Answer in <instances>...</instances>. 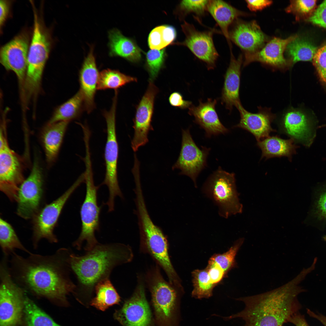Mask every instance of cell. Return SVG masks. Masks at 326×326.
<instances>
[{
    "label": "cell",
    "instance_id": "cell-1",
    "mask_svg": "<svg viewBox=\"0 0 326 326\" xmlns=\"http://www.w3.org/2000/svg\"><path fill=\"white\" fill-rule=\"evenodd\" d=\"M72 251L65 248L51 255L31 253L27 257L14 252L9 266L14 281L23 289L50 300L66 302L75 284L70 277L69 259Z\"/></svg>",
    "mask_w": 326,
    "mask_h": 326
},
{
    "label": "cell",
    "instance_id": "cell-2",
    "mask_svg": "<svg viewBox=\"0 0 326 326\" xmlns=\"http://www.w3.org/2000/svg\"><path fill=\"white\" fill-rule=\"evenodd\" d=\"M312 270L311 267L304 268L293 280L273 290L235 299L244 303L243 310L228 316H217L225 321L241 318L245 321L243 326H283L301 308L297 296L306 290L299 284Z\"/></svg>",
    "mask_w": 326,
    "mask_h": 326
},
{
    "label": "cell",
    "instance_id": "cell-3",
    "mask_svg": "<svg viewBox=\"0 0 326 326\" xmlns=\"http://www.w3.org/2000/svg\"><path fill=\"white\" fill-rule=\"evenodd\" d=\"M132 257L129 247L118 243H99L81 256L72 251L69 261L77 280L73 293L77 296H90L98 283L109 279L115 267L129 262Z\"/></svg>",
    "mask_w": 326,
    "mask_h": 326
},
{
    "label": "cell",
    "instance_id": "cell-4",
    "mask_svg": "<svg viewBox=\"0 0 326 326\" xmlns=\"http://www.w3.org/2000/svg\"><path fill=\"white\" fill-rule=\"evenodd\" d=\"M147 280L158 324L159 326H178L180 290L166 282L157 267L148 273Z\"/></svg>",
    "mask_w": 326,
    "mask_h": 326
},
{
    "label": "cell",
    "instance_id": "cell-5",
    "mask_svg": "<svg viewBox=\"0 0 326 326\" xmlns=\"http://www.w3.org/2000/svg\"><path fill=\"white\" fill-rule=\"evenodd\" d=\"M33 35L27 56V67L24 87L27 96H36L41 85L44 69L48 59L51 42L48 34L34 11Z\"/></svg>",
    "mask_w": 326,
    "mask_h": 326
},
{
    "label": "cell",
    "instance_id": "cell-6",
    "mask_svg": "<svg viewBox=\"0 0 326 326\" xmlns=\"http://www.w3.org/2000/svg\"><path fill=\"white\" fill-rule=\"evenodd\" d=\"M85 164L86 169L84 174L86 193L80 210L81 230L78 238L73 242V246L80 250L85 242L84 249L87 251L99 243L95 237V232L100 229L99 216L101 208L97 204V191L99 186H95L94 184L91 161L87 160Z\"/></svg>",
    "mask_w": 326,
    "mask_h": 326
},
{
    "label": "cell",
    "instance_id": "cell-7",
    "mask_svg": "<svg viewBox=\"0 0 326 326\" xmlns=\"http://www.w3.org/2000/svg\"><path fill=\"white\" fill-rule=\"evenodd\" d=\"M203 191L218 206L222 217L227 218L242 212L243 206L239 202L234 173L226 172L219 167L206 181Z\"/></svg>",
    "mask_w": 326,
    "mask_h": 326
},
{
    "label": "cell",
    "instance_id": "cell-8",
    "mask_svg": "<svg viewBox=\"0 0 326 326\" xmlns=\"http://www.w3.org/2000/svg\"><path fill=\"white\" fill-rule=\"evenodd\" d=\"M8 259L3 257L0 265V326H16L21 320L26 296L12 277Z\"/></svg>",
    "mask_w": 326,
    "mask_h": 326
},
{
    "label": "cell",
    "instance_id": "cell-9",
    "mask_svg": "<svg viewBox=\"0 0 326 326\" xmlns=\"http://www.w3.org/2000/svg\"><path fill=\"white\" fill-rule=\"evenodd\" d=\"M117 102H113L109 111H105L104 116L107 127V140L104 151L106 173L102 184L106 185L108 189L109 197L106 204L108 206V211L114 210V199L118 196L123 198L120 189L117 175V164L119 147L116 129V113Z\"/></svg>",
    "mask_w": 326,
    "mask_h": 326
},
{
    "label": "cell",
    "instance_id": "cell-10",
    "mask_svg": "<svg viewBox=\"0 0 326 326\" xmlns=\"http://www.w3.org/2000/svg\"><path fill=\"white\" fill-rule=\"evenodd\" d=\"M24 162L8 145L6 129L0 133V189L9 199L17 200L19 187L24 181Z\"/></svg>",
    "mask_w": 326,
    "mask_h": 326
},
{
    "label": "cell",
    "instance_id": "cell-11",
    "mask_svg": "<svg viewBox=\"0 0 326 326\" xmlns=\"http://www.w3.org/2000/svg\"><path fill=\"white\" fill-rule=\"evenodd\" d=\"M84 175L82 174L62 195L45 206L34 216L33 242L34 249L37 248L39 242L43 238L51 243L57 242L53 233L54 228L66 202L76 189L85 181Z\"/></svg>",
    "mask_w": 326,
    "mask_h": 326
},
{
    "label": "cell",
    "instance_id": "cell-12",
    "mask_svg": "<svg viewBox=\"0 0 326 326\" xmlns=\"http://www.w3.org/2000/svg\"><path fill=\"white\" fill-rule=\"evenodd\" d=\"M185 38L182 42L173 45L187 47L199 59L205 63L208 70L213 69L219 56L213 40V35L218 32L215 29L203 31L197 29L194 26L184 21L181 25Z\"/></svg>",
    "mask_w": 326,
    "mask_h": 326
},
{
    "label": "cell",
    "instance_id": "cell-13",
    "mask_svg": "<svg viewBox=\"0 0 326 326\" xmlns=\"http://www.w3.org/2000/svg\"><path fill=\"white\" fill-rule=\"evenodd\" d=\"M181 151L172 169L181 170L180 174L189 177L197 187L196 180L200 172L207 166V159L210 148L196 144L189 129H183Z\"/></svg>",
    "mask_w": 326,
    "mask_h": 326
},
{
    "label": "cell",
    "instance_id": "cell-14",
    "mask_svg": "<svg viewBox=\"0 0 326 326\" xmlns=\"http://www.w3.org/2000/svg\"><path fill=\"white\" fill-rule=\"evenodd\" d=\"M43 184L42 169L36 158L29 176L19 187L17 200V213L19 216L27 219L36 213L42 196Z\"/></svg>",
    "mask_w": 326,
    "mask_h": 326
},
{
    "label": "cell",
    "instance_id": "cell-15",
    "mask_svg": "<svg viewBox=\"0 0 326 326\" xmlns=\"http://www.w3.org/2000/svg\"><path fill=\"white\" fill-rule=\"evenodd\" d=\"M278 126L280 132L306 147L312 144L316 136L314 123L299 108L290 107L285 110L279 120Z\"/></svg>",
    "mask_w": 326,
    "mask_h": 326
},
{
    "label": "cell",
    "instance_id": "cell-16",
    "mask_svg": "<svg viewBox=\"0 0 326 326\" xmlns=\"http://www.w3.org/2000/svg\"><path fill=\"white\" fill-rule=\"evenodd\" d=\"M158 91L153 82L149 81L147 88L137 106L133 119L134 135L131 141L132 148L134 152L148 142L149 132L153 129L151 123L155 98Z\"/></svg>",
    "mask_w": 326,
    "mask_h": 326
},
{
    "label": "cell",
    "instance_id": "cell-17",
    "mask_svg": "<svg viewBox=\"0 0 326 326\" xmlns=\"http://www.w3.org/2000/svg\"><path fill=\"white\" fill-rule=\"evenodd\" d=\"M29 37L23 32L3 46L0 51V62L7 70L16 75L19 85L23 88L27 67Z\"/></svg>",
    "mask_w": 326,
    "mask_h": 326
},
{
    "label": "cell",
    "instance_id": "cell-18",
    "mask_svg": "<svg viewBox=\"0 0 326 326\" xmlns=\"http://www.w3.org/2000/svg\"><path fill=\"white\" fill-rule=\"evenodd\" d=\"M114 315L123 326H151L152 315L142 283L138 284L132 296Z\"/></svg>",
    "mask_w": 326,
    "mask_h": 326
},
{
    "label": "cell",
    "instance_id": "cell-19",
    "mask_svg": "<svg viewBox=\"0 0 326 326\" xmlns=\"http://www.w3.org/2000/svg\"><path fill=\"white\" fill-rule=\"evenodd\" d=\"M295 37L292 36L285 39L274 37L261 50L253 53L245 54L243 66L258 62L273 70L286 71L290 67L287 59L284 56V53L288 44Z\"/></svg>",
    "mask_w": 326,
    "mask_h": 326
},
{
    "label": "cell",
    "instance_id": "cell-20",
    "mask_svg": "<svg viewBox=\"0 0 326 326\" xmlns=\"http://www.w3.org/2000/svg\"><path fill=\"white\" fill-rule=\"evenodd\" d=\"M229 40L246 53L260 50L267 40V37L255 21L245 22L238 19L230 27Z\"/></svg>",
    "mask_w": 326,
    "mask_h": 326
},
{
    "label": "cell",
    "instance_id": "cell-21",
    "mask_svg": "<svg viewBox=\"0 0 326 326\" xmlns=\"http://www.w3.org/2000/svg\"><path fill=\"white\" fill-rule=\"evenodd\" d=\"M240 113L239 123L233 126L245 130L252 134L257 141L269 136L270 133L276 131L271 124L276 118L270 108L258 107L257 113H253L246 110L239 104L236 107Z\"/></svg>",
    "mask_w": 326,
    "mask_h": 326
},
{
    "label": "cell",
    "instance_id": "cell-22",
    "mask_svg": "<svg viewBox=\"0 0 326 326\" xmlns=\"http://www.w3.org/2000/svg\"><path fill=\"white\" fill-rule=\"evenodd\" d=\"M93 52L94 47L91 46L79 73V90L83 95L85 110L88 113L95 107L94 97L99 75Z\"/></svg>",
    "mask_w": 326,
    "mask_h": 326
},
{
    "label": "cell",
    "instance_id": "cell-23",
    "mask_svg": "<svg viewBox=\"0 0 326 326\" xmlns=\"http://www.w3.org/2000/svg\"><path fill=\"white\" fill-rule=\"evenodd\" d=\"M199 101L198 106L192 105L189 108L188 113L194 117V122L204 130L206 136L210 138L228 133L229 130L221 122L216 110V100L208 98L205 102L200 100Z\"/></svg>",
    "mask_w": 326,
    "mask_h": 326
},
{
    "label": "cell",
    "instance_id": "cell-24",
    "mask_svg": "<svg viewBox=\"0 0 326 326\" xmlns=\"http://www.w3.org/2000/svg\"><path fill=\"white\" fill-rule=\"evenodd\" d=\"M242 62V55L236 59L231 51L230 62L225 75L221 97L222 103L224 104L226 108L230 112L234 106L236 107L241 104L239 90Z\"/></svg>",
    "mask_w": 326,
    "mask_h": 326
},
{
    "label": "cell",
    "instance_id": "cell-25",
    "mask_svg": "<svg viewBox=\"0 0 326 326\" xmlns=\"http://www.w3.org/2000/svg\"><path fill=\"white\" fill-rule=\"evenodd\" d=\"M303 223L324 231L326 228V180L312 189L311 200Z\"/></svg>",
    "mask_w": 326,
    "mask_h": 326
},
{
    "label": "cell",
    "instance_id": "cell-26",
    "mask_svg": "<svg viewBox=\"0 0 326 326\" xmlns=\"http://www.w3.org/2000/svg\"><path fill=\"white\" fill-rule=\"evenodd\" d=\"M108 37L110 56L120 57L133 63L141 60L142 50L132 39L124 36L117 28L109 31Z\"/></svg>",
    "mask_w": 326,
    "mask_h": 326
},
{
    "label": "cell",
    "instance_id": "cell-27",
    "mask_svg": "<svg viewBox=\"0 0 326 326\" xmlns=\"http://www.w3.org/2000/svg\"><path fill=\"white\" fill-rule=\"evenodd\" d=\"M207 12L219 27L222 34L228 42L230 49H232L229 36V28L239 17L247 14L237 9L229 3L220 0H209Z\"/></svg>",
    "mask_w": 326,
    "mask_h": 326
},
{
    "label": "cell",
    "instance_id": "cell-28",
    "mask_svg": "<svg viewBox=\"0 0 326 326\" xmlns=\"http://www.w3.org/2000/svg\"><path fill=\"white\" fill-rule=\"evenodd\" d=\"M69 122L60 121L47 123L41 135L46 160L50 165L56 159Z\"/></svg>",
    "mask_w": 326,
    "mask_h": 326
},
{
    "label": "cell",
    "instance_id": "cell-29",
    "mask_svg": "<svg viewBox=\"0 0 326 326\" xmlns=\"http://www.w3.org/2000/svg\"><path fill=\"white\" fill-rule=\"evenodd\" d=\"M294 142L291 139H286L277 136H269L257 141V145L262 151L261 159L285 156L291 160L297 148Z\"/></svg>",
    "mask_w": 326,
    "mask_h": 326
},
{
    "label": "cell",
    "instance_id": "cell-30",
    "mask_svg": "<svg viewBox=\"0 0 326 326\" xmlns=\"http://www.w3.org/2000/svg\"><path fill=\"white\" fill-rule=\"evenodd\" d=\"M84 110L83 97L79 90L73 96L56 108L47 123L62 121L70 122L79 118Z\"/></svg>",
    "mask_w": 326,
    "mask_h": 326
},
{
    "label": "cell",
    "instance_id": "cell-31",
    "mask_svg": "<svg viewBox=\"0 0 326 326\" xmlns=\"http://www.w3.org/2000/svg\"><path fill=\"white\" fill-rule=\"evenodd\" d=\"M96 296L91 301V305L104 311L109 307L118 304L120 301V296L109 279L98 283L95 287Z\"/></svg>",
    "mask_w": 326,
    "mask_h": 326
},
{
    "label": "cell",
    "instance_id": "cell-32",
    "mask_svg": "<svg viewBox=\"0 0 326 326\" xmlns=\"http://www.w3.org/2000/svg\"><path fill=\"white\" fill-rule=\"evenodd\" d=\"M317 50L309 42L296 36L288 44L286 50L290 67L299 61H312Z\"/></svg>",
    "mask_w": 326,
    "mask_h": 326
},
{
    "label": "cell",
    "instance_id": "cell-33",
    "mask_svg": "<svg viewBox=\"0 0 326 326\" xmlns=\"http://www.w3.org/2000/svg\"><path fill=\"white\" fill-rule=\"evenodd\" d=\"M0 245L5 256L8 257L16 249L29 254L31 253L21 242L11 225L2 218L0 219Z\"/></svg>",
    "mask_w": 326,
    "mask_h": 326
},
{
    "label": "cell",
    "instance_id": "cell-34",
    "mask_svg": "<svg viewBox=\"0 0 326 326\" xmlns=\"http://www.w3.org/2000/svg\"><path fill=\"white\" fill-rule=\"evenodd\" d=\"M137 81L136 78L126 75L119 70L107 69L99 73L97 90L112 89L116 90L129 83Z\"/></svg>",
    "mask_w": 326,
    "mask_h": 326
},
{
    "label": "cell",
    "instance_id": "cell-35",
    "mask_svg": "<svg viewBox=\"0 0 326 326\" xmlns=\"http://www.w3.org/2000/svg\"><path fill=\"white\" fill-rule=\"evenodd\" d=\"M177 37V32L173 26L163 25L156 27L150 32L148 44L151 49L162 50L173 44Z\"/></svg>",
    "mask_w": 326,
    "mask_h": 326
},
{
    "label": "cell",
    "instance_id": "cell-36",
    "mask_svg": "<svg viewBox=\"0 0 326 326\" xmlns=\"http://www.w3.org/2000/svg\"><path fill=\"white\" fill-rule=\"evenodd\" d=\"M192 275L193 286L192 296L198 299L211 297L216 286L212 282L206 268L194 270Z\"/></svg>",
    "mask_w": 326,
    "mask_h": 326
},
{
    "label": "cell",
    "instance_id": "cell-37",
    "mask_svg": "<svg viewBox=\"0 0 326 326\" xmlns=\"http://www.w3.org/2000/svg\"><path fill=\"white\" fill-rule=\"evenodd\" d=\"M24 309L27 326H61L26 296Z\"/></svg>",
    "mask_w": 326,
    "mask_h": 326
},
{
    "label": "cell",
    "instance_id": "cell-38",
    "mask_svg": "<svg viewBox=\"0 0 326 326\" xmlns=\"http://www.w3.org/2000/svg\"><path fill=\"white\" fill-rule=\"evenodd\" d=\"M244 240V238H240L226 252L214 254L209 259L208 264L217 266L227 274L230 270L236 266L235 256Z\"/></svg>",
    "mask_w": 326,
    "mask_h": 326
},
{
    "label": "cell",
    "instance_id": "cell-39",
    "mask_svg": "<svg viewBox=\"0 0 326 326\" xmlns=\"http://www.w3.org/2000/svg\"><path fill=\"white\" fill-rule=\"evenodd\" d=\"M209 0H185L181 2L175 10L176 14L179 20H183L188 14L195 15L194 17L199 22L207 12Z\"/></svg>",
    "mask_w": 326,
    "mask_h": 326
},
{
    "label": "cell",
    "instance_id": "cell-40",
    "mask_svg": "<svg viewBox=\"0 0 326 326\" xmlns=\"http://www.w3.org/2000/svg\"><path fill=\"white\" fill-rule=\"evenodd\" d=\"M166 57L165 49H151L146 54L145 67L149 75V81L153 82L164 66Z\"/></svg>",
    "mask_w": 326,
    "mask_h": 326
},
{
    "label": "cell",
    "instance_id": "cell-41",
    "mask_svg": "<svg viewBox=\"0 0 326 326\" xmlns=\"http://www.w3.org/2000/svg\"><path fill=\"white\" fill-rule=\"evenodd\" d=\"M312 61L320 80L326 86V44L317 50Z\"/></svg>",
    "mask_w": 326,
    "mask_h": 326
},
{
    "label": "cell",
    "instance_id": "cell-42",
    "mask_svg": "<svg viewBox=\"0 0 326 326\" xmlns=\"http://www.w3.org/2000/svg\"><path fill=\"white\" fill-rule=\"evenodd\" d=\"M316 2L315 0L291 1L285 11L288 13L295 14L298 17L311 12L315 8Z\"/></svg>",
    "mask_w": 326,
    "mask_h": 326
},
{
    "label": "cell",
    "instance_id": "cell-43",
    "mask_svg": "<svg viewBox=\"0 0 326 326\" xmlns=\"http://www.w3.org/2000/svg\"><path fill=\"white\" fill-rule=\"evenodd\" d=\"M309 21L313 24L326 28V0L319 6L310 17Z\"/></svg>",
    "mask_w": 326,
    "mask_h": 326
},
{
    "label": "cell",
    "instance_id": "cell-44",
    "mask_svg": "<svg viewBox=\"0 0 326 326\" xmlns=\"http://www.w3.org/2000/svg\"><path fill=\"white\" fill-rule=\"evenodd\" d=\"M168 100L171 106L181 109L189 108L192 105L191 101L184 100L181 94L178 92L172 93L169 96Z\"/></svg>",
    "mask_w": 326,
    "mask_h": 326
},
{
    "label": "cell",
    "instance_id": "cell-45",
    "mask_svg": "<svg viewBox=\"0 0 326 326\" xmlns=\"http://www.w3.org/2000/svg\"><path fill=\"white\" fill-rule=\"evenodd\" d=\"M206 268L212 282L215 286L220 283L227 275L219 267L214 264H208Z\"/></svg>",
    "mask_w": 326,
    "mask_h": 326
},
{
    "label": "cell",
    "instance_id": "cell-46",
    "mask_svg": "<svg viewBox=\"0 0 326 326\" xmlns=\"http://www.w3.org/2000/svg\"><path fill=\"white\" fill-rule=\"evenodd\" d=\"M247 6L251 11H256L261 10L270 6L273 3L272 1L246 0Z\"/></svg>",
    "mask_w": 326,
    "mask_h": 326
},
{
    "label": "cell",
    "instance_id": "cell-47",
    "mask_svg": "<svg viewBox=\"0 0 326 326\" xmlns=\"http://www.w3.org/2000/svg\"><path fill=\"white\" fill-rule=\"evenodd\" d=\"M10 2L4 0L0 1V25H3L9 14Z\"/></svg>",
    "mask_w": 326,
    "mask_h": 326
},
{
    "label": "cell",
    "instance_id": "cell-48",
    "mask_svg": "<svg viewBox=\"0 0 326 326\" xmlns=\"http://www.w3.org/2000/svg\"><path fill=\"white\" fill-rule=\"evenodd\" d=\"M288 322L296 326H310L306 321L305 316L299 311L293 315L289 319Z\"/></svg>",
    "mask_w": 326,
    "mask_h": 326
},
{
    "label": "cell",
    "instance_id": "cell-49",
    "mask_svg": "<svg viewBox=\"0 0 326 326\" xmlns=\"http://www.w3.org/2000/svg\"><path fill=\"white\" fill-rule=\"evenodd\" d=\"M307 313L311 317L319 321L324 326H326V316L320 313H316L307 308Z\"/></svg>",
    "mask_w": 326,
    "mask_h": 326
},
{
    "label": "cell",
    "instance_id": "cell-50",
    "mask_svg": "<svg viewBox=\"0 0 326 326\" xmlns=\"http://www.w3.org/2000/svg\"><path fill=\"white\" fill-rule=\"evenodd\" d=\"M323 240L326 242V235H324L322 237Z\"/></svg>",
    "mask_w": 326,
    "mask_h": 326
}]
</instances>
